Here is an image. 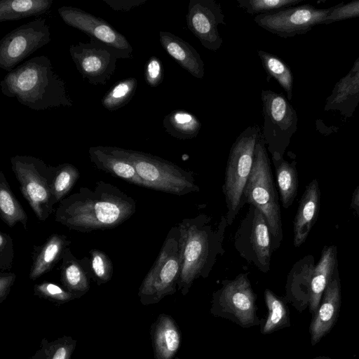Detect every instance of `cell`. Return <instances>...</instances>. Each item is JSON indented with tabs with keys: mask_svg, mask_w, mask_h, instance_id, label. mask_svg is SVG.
Here are the masks:
<instances>
[{
	"mask_svg": "<svg viewBox=\"0 0 359 359\" xmlns=\"http://www.w3.org/2000/svg\"><path fill=\"white\" fill-rule=\"evenodd\" d=\"M136 211L135 200L104 181L93 189L81 187L62 199L55 210V220L70 230L89 233L116 228Z\"/></svg>",
	"mask_w": 359,
	"mask_h": 359,
	"instance_id": "cell-1",
	"label": "cell"
},
{
	"mask_svg": "<svg viewBox=\"0 0 359 359\" xmlns=\"http://www.w3.org/2000/svg\"><path fill=\"white\" fill-rule=\"evenodd\" d=\"M177 225L182 261L178 290L185 296L197 279L210 276L217 258L224 255L223 242L229 225L225 215L213 224L212 217L205 214L184 218Z\"/></svg>",
	"mask_w": 359,
	"mask_h": 359,
	"instance_id": "cell-2",
	"label": "cell"
},
{
	"mask_svg": "<svg viewBox=\"0 0 359 359\" xmlns=\"http://www.w3.org/2000/svg\"><path fill=\"white\" fill-rule=\"evenodd\" d=\"M0 86L5 96L15 97L35 111L73 106L65 81L45 55L32 57L17 66L1 81Z\"/></svg>",
	"mask_w": 359,
	"mask_h": 359,
	"instance_id": "cell-3",
	"label": "cell"
},
{
	"mask_svg": "<svg viewBox=\"0 0 359 359\" xmlns=\"http://www.w3.org/2000/svg\"><path fill=\"white\" fill-rule=\"evenodd\" d=\"M268 151L260 133L257 142L252 171L244 189L245 203L256 206L265 217L271 237L273 252L283 238L279 204Z\"/></svg>",
	"mask_w": 359,
	"mask_h": 359,
	"instance_id": "cell-4",
	"label": "cell"
},
{
	"mask_svg": "<svg viewBox=\"0 0 359 359\" xmlns=\"http://www.w3.org/2000/svg\"><path fill=\"white\" fill-rule=\"evenodd\" d=\"M108 148L133 165L146 188L177 196L200 191L194 172L171 161L142 151L117 147Z\"/></svg>",
	"mask_w": 359,
	"mask_h": 359,
	"instance_id": "cell-5",
	"label": "cell"
},
{
	"mask_svg": "<svg viewBox=\"0 0 359 359\" xmlns=\"http://www.w3.org/2000/svg\"><path fill=\"white\" fill-rule=\"evenodd\" d=\"M261 129L258 125L245 128L233 143L224 174L222 192L225 198L228 225H231L242 208L244 189L250 175Z\"/></svg>",
	"mask_w": 359,
	"mask_h": 359,
	"instance_id": "cell-6",
	"label": "cell"
},
{
	"mask_svg": "<svg viewBox=\"0 0 359 359\" xmlns=\"http://www.w3.org/2000/svg\"><path fill=\"white\" fill-rule=\"evenodd\" d=\"M182 261L177 225L168 231L160 252L138 290L142 305L158 303L178 290Z\"/></svg>",
	"mask_w": 359,
	"mask_h": 359,
	"instance_id": "cell-7",
	"label": "cell"
},
{
	"mask_svg": "<svg viewBox=\"0 0 359 359\" xmlns=\"http://www.w3.org/2000/svg\"><path fill=\"white\" fill-rule=\"evenodd\" d=\"M10 160L22 196L37 219L46 221L55 210L52 194L55 166L28 155H15Z\"/></svg>",
	"mask_w": 359,
	"mask_h": 359,
	"instance_id": "cell-8",
	"label": "cell"
},
{
	"mask_svg": "<svg viewBox=\"0 0 359 359\" xmlns=\"http://www.w3.org/2000/svg\"><path fill=\"white\" fill-rule=\"evenodd\" d=\"M257 299L248 273H241L232 280H224L212 293L210 313L243 328L258 326L262 319L257 316Z\"/></svg>",
	"mask_w": 359,
	"mask_h": 359,
	"instance_id": "cell-9",
	"label": "cell"
},
{
	"mask_svg": "<svg viewBox=\"0 0 359 359\" xmlns=\"http://www.w3.org/2000/svg\"><path fill=\"white\" fill-rule=\"evenodd\" d=\"M264 126L261 130L267 151L283 157L290 139L297 130V114L288 100L271 90L261 93Z\"/></svg>",
	"mask_w": 359,
	"mask_h": 359,
	"instance_id": "cell-10",
	"label": "cell"
},
{
	"mask_svg": "<svg viewBox=\"0 0 359 359\" xmlns=\"http://www.w3.org/2000/svg\"><path fill=\"white\" fill-rule=\"evenodd\" d=\"M233 245L239 255L258 270L268 273L273 253L271 237L262 212L250 204L234 235Z\"/></svg>",
	"mask_w": 359,
	"mask_h": 359,
	"instance_id": "cell-11",
	"label": "cell"
},
{
	"mask_svg": "<svg viewBox=\"0 0 359 359\" xmlns=\"http://www.w3.org/2000/svg\"><path fill=\"white\" fill-rule=\"evenodd\" d=\"M69 53L82 78L94 86L107 84L114 74L118 59L132 57L94 39L71 45Z\"/></svg>",
	"mask_w": 359,
	"mask_h": 359,
	"instance_id": "cell-12",
	"label": "cell"
},
{
	"mask_svg": "<svg viewBox=\"0 0 359 359\" xmlns=\"http://www.w3.org/2000/svg\"><path fill=\"white\" fill-rule=\"evenodd\" d=\"M334 6L316 8L310 4L291 6L264 14L256 15L254 20L264 29L282 38L292 37L324 24Z\"/></svg>",
	"mask_w": 359,
	"mask_h": 359,
	"instance_id": "cell-13",
	"label": "cell"
},
{
	"mask_svg": "<svg viewBox=\"0 0 359 359\" xmlns=\"http://www.w3.org/2000/svg\"><path fill=\"white\" fill-rule=\"evenodd\" d=\"M46 18H39L14 29L0 41V67L8 72L24 59L50 41Z\"/></svg>",
	"mask_w": 359,
	"mask_h": 359,
	"instance_id": "cell-14",
	"label": "cell"
},
{
	"mask_svg": "<svg viewBox=\"0 0 359 359\" xmlns=\"http://www.w3.org/2000/svg\"><path fill=\"white\" fill-rule=\"evenodd\" d=\"M189 29L209 50L217 51L223 41L219 25H226L220 4L215 0H190L186 15Z\"/></svg>",
	"mask_w": 359,
	"mask_h": 359,
	"instance_id": "cell-15",
	"label": "cell"
},
{
	"mask_svg": "<svg viewBox=\"0 0 359 359\" xmlns=\"http://www.w3.org/2000/svg\"><path fill=\"white\" fill-rule=\"evenodd\" d=\"M58 13L67 25L76 28L90 37L132 56L133 48L127 39L108 22L81 8L62 6Z\"/></svg>",
	"mask_w": 359,
	"mask_h": 359,
	"instance_id": "cell-16",
	"label": "cell"
},
{
	"mask_svg": "<svg viewBox=\"0 0 359 359\" xmlns=\"http://www.w3.org/2000/svg\"><path fill=\"white\" fill-rule=\"evenodd\" d=\"M341 302L340 283L337 275L332 277L322 297L321 302L310 325L312 345H316L333 327Z\"/></svg>",
	"mask_w": 359,
	"mask_h": 359,
	"instance_id": "cell-17",
	"label": "cell"
},
{
	"mask_svg": "<svg viewBox=\"0 0 359 359\" xmlns=\"http://www.w3.org/2000/svg\"><path fill=\"white\" fill-rule=\"evenodd\" d=\"M359 104V56L351 70L334 85L325 100V111H338L344 118H351Z\"/></svg>",
	"mask_w": 359,
	"mask_h": 359,
	"instance_id": "cell-18",
	"label": "cell"
},
{
	"mask_svg": "<svg viewBox=\"0 0 359 359\" xmlns=\"http://www.w3.org/2000/svg\"><path fill=\"white\" fill-rule=\"evenodd\" d=\"M154 359H173L181 343V332L175 319L159 314L150 327Z\"/></svg>",
	"mask_w": 359,
	"mask_h": 359,
	"instance_id": "cell-19",
	"label": "cell"
},
{
	"mask_svg": "<svg viewBox=\"0 0 359 359\" xmlns=\"http://www.w3.org/2000/svg\"><path fill=\"white\" fill-rule=\"evenodd\" d=\"M71 243L67 236L54 233L42 245L34 246L31 253L32 262L29 273V279L35 280L51 271L62 259Z\"/></svg>",
	"mask_w": 359,
	"mask_h": 359,
	"instance_id": "cell-20",
	"label": "cell"
},
{
	"mask_svg": "<svg viewBox=\"0 0 359 359\" xmlns=\"http://www.w3.org/2000/svg\"><path fill=\"white\" fill-rule=\"evenodd\" d=\"M320 189L316 179L306 187L293 222V244L299 247L307 238L315 224L320 206Z\"/></svg>",
	"mask_w": 359,
	"mask_h": 359,
	"instance_id": "cell-21",
	"label": "cell"
},
{
	"mask_svg": "<svg viewBox=\"0 0 359 359\" xmlns=\"http://www.w3.org/2000/svg\"><path fill=\"white\" fill-rule=\"evenodd\" d=\"M159 40L165 52L193 76L201 79L205 64L197 50L188 42L168 32H159Z\"/></svg>",
	"mask_w": 359,
	"mask_h": 359,
	"instance_id": "cell-22",
	"label": "cell"
},
{
	"mask_svg": "<svg viewBox=\"0 0 359 359\" xmlns=\"http://www.w3.org/2000/svg\"><path fill=\"white\" fill-rule=\"evenodd\" d=\"M90 162L102 170L128 183L144 187L133 165L110 151L108 146H95L88 149Z\"/></svg>",
	"mask_w": 359,
	"mask_h": 359,
	"instance_id": "cell-23",
	"label": "cell"
},
{
	"mask_svg": "<svg viewBox=\"0 0 359 359\" xmlns=\"http://www.w3.org/2000/svg\"><path fill=\"white\" fill-rule=\"evenodd\" d=\"M337 264L335 246H325L321 257L313 269L311 277L308 306L314 313L321 302L323 294L333 277Z\"/></svg>",
	"mask_w": 359,
	"mask_h": 359,
	"instance_id": "cell-24",
	"label": "cell"
},
{
	"mask_svg": "<svg viewBox=\"0 0 359 359\" xmlns=\"http://www.w3.org/2000/svg\"><path fill=\"white\" fill-rule=\"evenodd\" d=\"M60 280L63 287L76 298L90 289L88 258L77 259L69 248L65 251L60 266Z\"/></svg>",
	"mask_w": 359,
	"mask_h": 359,
	"instance_id": "cell-25",
	"label": "cell"
},
{
	"mask_svg": "<svg viewBox=\"0 0 359 359\" xmlns=\"http://www.w3.org/2000/svg\"><path fill=\"white\" fill-rule=\"evenodd\" d=\"M280 201L284 208L293 203L298 190L296 161L289 162L279 155H272Z\"/></svg>",
	"mask_w": 359,
	"mask_h": 359,
	"instance_id": "cell-26",
	"label": "cell"
},
{
	"mask_svg": "<svg viewBox=\"0 0 359 359\" xmlns=\"http://www.w3.org/2000/svg\"><path fill=\"white\" fill-rule=\"evenodd\" d=\"M53 0H1L0 22L18 20L46 13Z\"/></svg>",
	"mask_w": 359,
	"mask_h": 359,
	"instance_id": "cell-27",
	"label": "cell"
},
{
	"mask_svg": "<svg viewBox=\"0 0 359 359\" xmlns=\"http://www.w3.org/2000/svg\"><path fill=\"white\" fill-rule=\"evenodd\" d=\"M264 297L268 315L261 320L260 332L269 334L290 326L289 311L284 299L269 288L265 289Z\"/></svg>",
	"mask_w": 359,
	"mask_h": 359,
	"instance_id": "cell-28",
	"label": "cell"
},
{
	"mask_svg": "<svg viewBox=\"0 0 359 359\" xmlns=\"http://www.w3.org/2000/svg\"><path fill=\"white\" fill-rule=\"evenodd\" d=\"M163 126L170 135L184 140L193 139L198 135L201 122L189 111L176 109L164 117Z\"/></svg>",
	"mask_w": 359,
	"mask_h": 359,
	"instance_id": "cell-29",
	"label": "cell"
},
{
	"mask_svg": "<svg viewBox=\"0 0 359 359\" xmlns=\"http://www.w3.org/2000/svg\"><path fill=\"white\" fill-rule=\"evenodd\" d=\"M0 217L11 228L20 223L25 230L28 229V217L10 188L3 172H0Z\"/></svg>",
	"mask_w": 359,
	"mask_h": 359,
	"instance_id": "cell-30",
	"label": "cell"
},
{
	"mask_svg": "<svg viewBox=\"0 0 359 359\" xmlns=\"http://www.w3.org/2000/svg\"><path fill=\"white\" fill-rule=\"evenodd\" d=\"M266 74L277 81L287 93L289 100L292 98L294 78L288 65L278 56L264 50H257Z\"/></svg>",
	"mask_w": 359,
	"mask_h": 359,
	"instance_id": "cell-31",
	"label": "cell"
},
{
	"mask_svg": "<svg viewBox=\"0 0 359 359\" xmlns=\"http://www.w3.org/2000/svg\"><path fill=\"white\" fill-rule=\"evenodd\" d=\"M76 346V340L71 336H62L51 341L43 337L30 359H71Z\"/></svg>",
	"mask_w": 359,
	"mask_h": 359,
	"instance_id": "cell-32",
	"label": "cell"
},
{
	"mask_svg": "<svg viewBox=\"0 0 359 359\" xmlns=\"http://www.w3.org/2000/svg\"><path fill=\"white\" fill-rule=\"evenodd\" d=\"M137 87V81L135 77L119 81L103 96L102 105L110 111L121 109L133 97Z\"/></svg>",
	"mask_w": 359,
	"mask_h": 359,
	"instance_id": "cell-33",
	"label": "cell"
},
{
	"mask_svg": "<svg viewBox=\"0 0 359 359\" xmlns=\"http://www.w3.org/2000/svg\"><path fill=\"white\" fill-rule=\"evenodd\" d=\"M79 177V170L71 163H65L55 166L52 182V194L55 205L65 198Z\"/></svg>",
	"mask_w": 359,
	"mask_h": 359,
	"instance_id": "cell-34",
	"label": "cell"
},
{
	"mask_svg": "<svg viewBox=\"0 0 359 359\" xmlns=\"http://www.w3.org/2000/svg\"><path fill=\"white\" fill-rule=\"evenodd\" d=\"M88 258L90 277L98 285L108 283L112 278L114 266L107 254L97 250L92 249Z\"/></svg>",
	"mask_w": 359,
	"mask_h": 359,
	"instance_id": "cell-35",
	"label": "cell"
},
{
	"mask_svg": "<svg viewBox=\"0 0 359 359\" xmlns=\"http://www.w3.org/2000/svg\"><path fill=\"white\" fill-rule=\"evenodd\" d=\"M238 6L246 13L264 14L282 8L291 7L302 1V0H236Z\"/></svg>",
	"mask_w": 359,
	"mask_h": 359,
	"instance_id": "cell-36",
	"label": "cell"
},
{
	"mask_svg": "<svg viewBox=\"0 0 359 359\" xmlns=\"http://www.w3.org/2000/svg\"><path fill=\"white\" fill-rule=\"evenodd\" d=\"M34 294L57 304H62L76 299L74 294L65 287L48 281L34 285Z\"/></svg>",
	"mask_w": 359,
	"mask_h": 359,
	"instance_id": "cell-37",
	"label": "cell"
},
{
	"mask_svg": "<svg viewBox=\"0 0 359 359\" xmlns=\"http://www.w3.org/2000/svg\"><path fill=\"white\" fill-rule=\"evenodd\" d=\"M359 17V0L352 1L348 4H339L329 14L324 24Z\"/></svg>",
	"mask_w": 359,
	"mask_h": 359,
	"instance_id": "cell-38",
	"label": "cell"
},
{
	"mask_svg": "<svg viewBox=\"0 0 359 359\" xmlns=\"http://www.w3.org/2000/svg\"><path fill=\"white\" fill-rule=\"evenodd\" d=\"M144 79L151 87H157L163 80V67L161 60L156 57H151L144 66Z\"/></svg>",
	"mask_w": 359,
	"mask_h": 359,
	"instance_id": "cell-39",
	"label": "cell"
},
{
	"mask_svg": "<svg viewBox=\"0 0 359 359\" xmlns=\"http://www.w3.org/2000/svg\"><path fill=\"white\" fill-rule=\"evenodd\" d=\"M14 257L13 239L11 236L0 231V270L5 272L11 269Z\"/></svg>",
	"mask_w": 359,
	"mask_h": 359,
	"instance_id": "cell-40",
	"label": "cell"
},
{
	"mask_svg": "<svg viewBox=\"0 0 359 359\" xmlns=\"http://www.w3.org/2000/svg\"><path fill=\"white\" fill-rule=\"evenodd\" d=\"M116 11L128 12L144 4L147 0H102Z\"/></svg>",
	"mask_w": 359,
	"mask_h": 359,
	"instance_id": "cell-41",
	"label": "cell"
},
{
	"mask_svg": "<svg viewBox=\"0 0 359 359\" xmlns=\"http://www.w3.org/2000/svg\"><path fill=\"white\" fill-rule=\"evenodd\" d=\"M16 279V275L11 272L0 273V304L2 303L10 293L11 287Z\"/></svg>",
	"mask_w": 359,
	"mask_h": 359,
	"instance_id": "cell-42",
	"label": "cell"
},
{
	"mask_svg": "<svg viewBox=\"0 0 359 359\" xmlns=\"http://www.w3.org/2000/svg\"><path fill=\"white\" fill-rule=\"evenodd\" d=\"M353 203L355 206L359 208V187L356 189L354 192L353 197Z\"/></svg>",
	"mask_w": 359,
	"mask_h": 359,
	"instance_id": "cell-43",
	"label": "cell"
},
{
	"mask_svg": "<svg viewBox=\"0 0 359 359\" xmlns=\"http://www.w3.org/2000/svg\"><path fill=\"white\" fill-rule=\"evenodd\" d=\"M313 359H331V358H330L329 357H325V356H318V357L315 358Z\"/></svg>",
	"mask_w": 359,
	"mask_h": 359,
	"instance_id": "cell-44",
	"label": "cell"
},
{
	"mask_svg": "<svg viewBox=\"0 0 359 359\" xmlns=\"http://www.w3.org/2000/svg\"><path fill=\"white\" fill-rule=\"evenodd\" d=\"M227 359H232V358H227Z\"/></svg>",
	"mask_w": 359,
	"mask_h": 359,
	"instance_id": "cell-45",
	"label": "cell"
}]
</instances>
